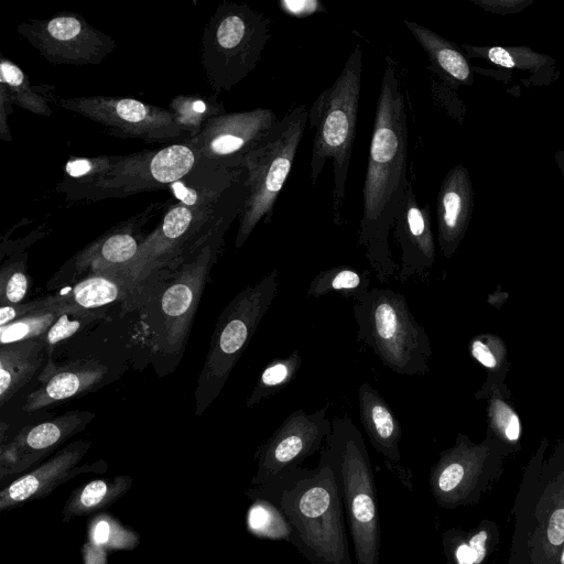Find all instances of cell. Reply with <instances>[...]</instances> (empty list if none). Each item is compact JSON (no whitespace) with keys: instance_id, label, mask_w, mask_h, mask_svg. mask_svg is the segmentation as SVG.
<instances>
[{"instance_id":"6da1fadb","label":"cell","mask_w":564,"mask_h":564,"mask_svg":"<svg viewBox=\"0 0 564 564\" xmlns=\"http://www.w3.org/2000/svg\"><path fill=\"white\" fill-rule=\"evenodd\" d=\"M408 124L395 65L386 56L362 187L358 246L380 283L399 269L389 247L394 216L411 183L406 177Z\"/></svg>"},{"instance_id":"7a4b0ae2","label":"cell","mask_w":564,"mask_h":564,"mask_svg":"<svg viewBox=\"0 0 564 564\" xmlns=\"http://www.w3.org/2000/svg\"><path fill=\"white\" fill-rule=\"evenodd\" d=\"M246 496L276 507L292 530V542L311 564H354L345 512L334 471L324 456L315 468L295 467L250 486Z\"/></svg>"},{"instance_id":"3957f363","label":"cell","mask_w":564,"mask_h":564,"mask_svg":"<svg viewBox=\"0 0 564 564\" xmlns=\"http://www.w3.org/2000/svg\"><path fill=\"white\" fill-rule=\"evenodd\" d=\"M362 68L359 43L347 58L335 82L323 90L308 110L314 130L310 176L315 184L327 161L333 165L332 212L336 224L341 223L352 145L356 138Z\"/></svg>"},{"instance_id":"277c9868","label":"cell","mask_w":564,"mask_h":564,"mask_svg":"<svg viewBox=\"0 0 564 564\" xmlns=\"http://www.w3.org/2000/svg\"><path fill=\"white\" fill-rule=\"evenodd\" d=\"M321 455L334 471L357 564H379L381 533L376 479L364 436L351 417L333 419Z\"/></svg>"},{"instance_id":"5b68a950","label":"cell","mask_w":564,"mask_h":564,"mask_svg":"<svg viewBox=\"0 0 564 564\" xmlns=\"http://www.w3.org/2000/svg\"><path fill=\"white\" fill-rule=\"evenodd\" d=\"M245 180L216 205L188 206L175 202L147 236L135 257L113 275L132 291L154 271L177 265L216 229L231 225L239 217L247 197Z\"/></svg>"},{"instance_id":"8992f818","label":"cell","mask_w":564,"mask_h":564,"mask_svg":"<svg viewBox=\"0 0 564 564\" xmlns=\"http://www.w3.org/2000/svg\"><path fill=\"white\" fill-rule=\"evenodd\" d=\"M358 341L398 375L424 376L432 347L426 329L413 316L404 294L372 286L355 299Z\"/></svg>"},{"instance_id":"52a82bcc","label":"cell","mask_w":564,"mask_h":564,"mask_svg":"<svg viewBox=\"0 0 564 564\" xmlns=\"http://www.w3.org/2000/svg\"><path fill=\"white\" fill-rule=\"evenodd\" d=\"M276 269L241 290L218 317L195 390V413L203 414L221 392L263 316L278 295Z\"/></svg>"},{"instance_id":"ba28073f","label":"cell","mask_w":564,"mask_h":564,"mask_svg":"<svg viewBox=\"0 0 564 564\" xmlns=\"http://www.w3.org/2000/svg\"><path fill=\"white\" fill-rule=\"evenodd\" d=\"M307 122L305 106L293 108L243 159L241 167L246 172L247 197L238 217L236 248L243 246L260 221H271Z\"/></svg>"},{"instance_id":"9c48e42d","label":"cell","mask_w":564,"mask_h":564,"mask_svg":"<svg viewBox=\"0 0 564 564\" xmlns=\"http://www.w3.org/2000/svg\"><path fill=\"white\" fill-rule=\"evenodd\" d=\"M271 20L245 3L221 2L203 33L202 65L216 94L231 90L258 65Z\"/></svg>"},{"instance_id":"30bf717a","label":"cell","mask_w":564,"mask_h":564,"mask_svg":"<svg viewBox=\"0 0 564 564\" xmlns=\"http://www.w3.org/2000/svg\"><path fill=\"white\" fill-rule=\"evenodd\" d=\"M230 225L216 229L176 265L162 290L154 317V348L174 355L183 350L206 281Z\"/></svg>"},{"instance_id":"8fae6325","label":"cell","mask_w":564,"mask_h":564,"mask_svg":"<svg viewBox=\"0 0 564 564\" xmlns=\"http://www.w3.org/2000/svg\"><path fill=\"white\" fill-rule=\"evenodd\" d=\"M198 153L188 140L161 149L118 155L111 171L100 181L90 200L170 187L198 163Z\"/></svg>"},{"instance_id":"7c38bea8","label":"cell","mask_w":564,"mask_h":564,"mask_svg":"<svg viewBox=\"0 0 564 564\" xmlns=\"http://www.w3.org/2000/svg\"><path fill=\"white\" fill-rule=\"evenodd\" d=\"M59 105L106 127L113 137L167 145L187 139L169 109L134 98L83 96L61 98Z\"/></svg>"},{"instance_id":"4fadbf2b","label":"cell","mask_w":564,"mask_h":564,"mask_svg":"<svg viewBox=\"0 0 564 564\" xmlns=\"http://www.w3.org/2000/svg\"><path fill=\"white\" fill-rule=\"evenodd\" d=\"M18 33L53 64L97 65L116 47L115 40L77 13L20 23Z\"/></svg>"},{"instance_id":"5bb4252c","label":"cell","mask_w":564,"mask_h":564,"mask_svg":"<svg viewBox=\"0 0 564 564\" xmlns=\"http://www.w3.org/2000/svg\"><path fill=\"white\" fill-rule=\"evenodd\" d=\"M329 404L307 413H290L256 453L257 471L251 486L263 485L301 464L321 449L332 432Z\"/></svg>"},{"instance_id":"9a60e30c","label":"cell","mask_w":564,"mask_h":564,"mask_svg":"<svg viewBox=\"0 0 564 564\" xmlns=\"http://www.w3.org/2000/svg\"><path fill=\"white\" fill-rule=\"evenodd\" d=\"M268 108L221 113L188 139L197 150L198 163L224 169H240L246 155L278 122Z\"/></svg>"},{"instance_id":"2e32d148","label":"cell","mask_w":564,"mask_h":564,"mask_svg":"<svg viewBox=\"0 0 564 564\" xmlns=\"http://www.w3.org/2000/svg\"><path fill=\"white\" fill-rule=\"evenodd\" d=\"M161 207L154 203L120 221L69 259L55 280L76 281L84 274H117L138 253L148 235L144 226Z\"/></svg>"},{"instance_id":"e0dca14e","label":"cell","mask_w":564,"mask_h":564,"mask_svg":"<svg viewBox=\"0 0 564 564\" xmlns=\"http://www.w3.org/2000/svg\"><path fill=\"white\" fill-rule=\"evenodd\" d=\"M95 417L89 411H69L54 419L23 427L0 446V478L19 475L58 449Z\"/></svg>"},{"instance_id":"ac0fdd59","label":"cell","mask_w":564,"mask_h":564,"mask_svg":"<svg viewBox=\"0 0 564 564\" xmlns=\"http://www.w3.org/2000/svg\"><path fill=\"white\" fill-rule=\"evenodd\" d=\"M91 442L78 440L59 448L47 460L19 476L0 491V511L6 512L32 500L41 499L67 480L85 473H105V460L79 465Z\"/></svg>"},{"instance_id":"d6986e66","label":"cell","mask_w":564,"mask_h":564,"mask_svg":"<svg viewBox=\"0 0 564 564\" xmlns=\"http://www.w3.org/2000/svg\"><path fill=\"white\" fill-rule=\"evenodd\" d=\"M487 444L476 445L463 434L440 454L430 473V487L436 502L453 508L473 496L488 459Z\"/></svg>"},{"instance_id":"ffe728a7","label":"cell","mask_w":564,"mask_h":564,"mask_svg":"<svg viewBox=\"0 0 564 564\" xmlns=\"http://www.w3.org/2000/svg\"><path fill=\"white\" fill-rule=\"evenodd\" d=\"M393 236L401 249L398 279L405 283L414 275H425L435 262V241L430 205L420 206L409 184L394 216Z\"/></svg>"},{"instance_id":"44dd1931","label":"cell","mask_w":564,"mask_h":564,"mask_svg":"<svg viewBox=\"0 0 564 564\" xmlns=\"http://www.w3.org/2000/svg\"><path fill=\"white\" fill-rule=\"evenodd\" d=\"M107 375V366L96 359L55 364L52 354H48L37 378V386L25 398L22 410L35 412L82 395L97 388Z\"/></svg>"},{"instance_id":"7402d4cb","label":"cell","mask_w":564,"mask_h":564,"mask_svg":"<svg viewBox=\"0 0 564 564\" xmlns=\"http://www.w3.org/2000/svg\"><path fill=\"white\" fill-rule=\"evenodd\" d=\"M360 422L372 447L381 455L390 473L408 490H413L412 473L402 462V426L384 398L369 383L358 388Z\"/></svg>"},{"instance_id":"603a6c76","label":"cell","mask_w":564,"mask_h":564,"mask_svg":"<svg viewBox=\"0 0 564 564\" xmlns=\"http://www.w3.org/2000/svg\"><path fill=\"white\" fill-rule=\"evenodd\" d=\"M406 29L426 53L432 73V91L438 101L454 110L453 89L471 85L473 69L455 43L413 21L404 20Z\"/></svg>"},{"instance_id":"cb8c5ba5","label":"cell","mask_w":564,"mask_h":564,"mask_svg":"<svg viewBox=\"0 0 564 564\" xmlns=\"http://www.w3.org/2000/svg\"><path fill=\"white\" fill-rule=\"evenodd\" d=\"M474 209V189L467 169L458 164L444 176L437 198L438 245L451 258L464 239Z\"/></svg>"},{"instance_id":"d4e9b609","label":"cell","mask_w":564,"mask_h":564,"mask_svg":"<svg viewBox=\"0 0 564 564\" xmlns=\"http://www.w3.org/2000/svg\"><path fill=\"white\" fill-rule=\"evenodd\" d=\"M41 338L0 347V405H4L35 373L44 361Z\"/></svg>"},{"instance_id":"484cf974","label":"cell","mask_w":564,"mask_h":564,"mask_svg":"<svg viewBox=\"0 0 564 564\" xmlns=\"http://www.w3.org/2000/svg\"><path fill=\"white\" fill-rule=\"evenodd\" d=\"M129 292L128 284L120 278L100 273L87 275L51 297L63 310L94 311L122 299Z\"/></svg>"},{"instance_id":"4316f807","label":"cell","mask_w":564,"mask_h":564,"mask_svg":"<svg viewBox=\"0 0 564 564\" xmlns=\"http://www.w3.org/2000/svg\"><path fill=\"white\" fill-rule=\"evenodd\" d=\"M133 480L128 475L90 480L76 487L67 498L61 520L70 522L74 518L84 517L107 509L123 497L132 487Z\"/></svg>"},{"instance_id":"83f0119b","label":"cell","mask_w":564,"mask_h":564,"mask_svg":"<svg viewBox=\"0 0 564 564\" xmlns=\"http://www.w3.org/2000/svg\"><path fill=\"white\" fill-rule=\"evenodd\" d=\"M53 86L31 85L28 75L12 61L1 57L0 61V90H2L15 106L32 113L50 116L53 100Z\"/></svg>"},{"instance_id":"f1b7e54d","label":"cell","mask_w":564,"mask_h":564,"mask_svg":"<svg viewBox=\"0 0 564 564\" xmlns=\"http://www.w3.org/2000/svg\"><path fill=\"white\" fill-rule=\"evenodd\" d=\"M118 155L72 158L64 167V177L57 186L70 200H90L100 181L111 171Z\"/></svg>"},{"instance_id":"f546056e","label":"cell","mask_w":564,"mask_h":564,"mask_svg":"<svg viewBox=\"0 0 564 564\" xmlns=\"http://www.w3.org/2000/svg\"><path fill=\"white\" fill-rule=\"evenodd\" d=\"M169 110L187 139L196 137L212 118L225 113L216 96L199 94L175 96Z\"/></svg>"},{"instance_id":"4dcf8cb0","label":"cell","mask_w":564,"mask_h":564,"mask_svg":"<svg viewBox=\"0 0 564 564\" xmlns=\"http://www.w3.org/2000/svg\"><path fill=\"white\" fill-rule=\"evenodd\" d=\"M370 270L359 271L350 265H337L319 271L310 282L306 295L321 297L339 293L345 297L357 299L369 290Z\"/></svg>"},{"instance_id":"1f68e13d","label":"cell","mask_w":564,"mask_h":564,"mask_svg":"<svg viewBox=\"0 0 564 564\" xmlns=\"http://www.w3.org/2000/svg\"><path fill=\"white\" fill-rule=\"evenodd\" d=\"M463 48L469 58H481L510 69L538 73L539 70L545 72L549 65L554 64L549 56L535 53L528 47H478L463 44Z\"/></svg>"},{"instance_id":"d6a6232c","label":"cell","mask_w":564,"mask_h":564,"mask_svg":"<svg viewBox=\"0 0 564 564\" xmlns=\"http://www.w3.org/2000/svg\"><path fill=\"white\" fill-rule=\"evenodd\" d=\"M301 365L302 358L299 350H293L289 356L271 360L259 375L247 399V408H252L262 400L279 393L295 378Z\"/></svg>"},{"instance_id":"836d02e7","label":"cell","mask_w":564,"mask_h":564,"mask_svg":"<svg viewBox=\"0 0 564 564\" xmlns=\"http://www.w3.org/2000/svg\"><path fill=\"white\" fill-rule=\"evenodd\" d=\"M45 308L30 313L8 325L0 327V343L9 345L18 341L40 338L66 311L55 304L51 296L42 297Z\"/></svg>"},{"instance_id":"e575fe53","label":"cell","mask_w":564,"mask_h":564,"mask_svg":"<svg viewBox=\"0 0 564 564\" xmlns=\"http://www.w3.org/2000/svg\"><path fill=\"white\" fill-rule=\"evenodd\" d=\"M87 540L100 545L105 550H131L140 542V538L134 530L122 525L118 519L108 514H100L94 518L90 525L87 527Z\"/></svg>"},{"instance_id":"d590c367","label":"cell","mask_w":564,"mask_h":564,"mask_svg":"<svg viewBox=\"0 0 564 564\" xmlns=\"http://www.w3.org/2000/svg\"><path fill=\"white\" fill-rule=\"evenodd\" d=\"M487 415L494 434L503 443L517 444L521 436V422L516 410L506 401L498 388L488 393Z\"/></svg>"},{"instance_id":"8d00e7d4","label":"cell","mask_w":564,"mask_h":564,"mask_svg":"<svg viewBox=\"0 0 564 564\" xmlns=\"http://www.w3.org/2000/svg\"><path fill=\"white\" fill-rule=\"evenodd\" d=\"M249 512L250 531L265 539L292 542V530L281 511L272 503L257 499Z\"/></svg>"},{"instance_id":"74e56055","label":"cell","mask_w":564,"mask_h":564,"mask_svg":"<svg viewBox=\"0 0 564 564\" xmlns=\"http://www.w3.org/2000/svg\"><path fill=\"white\" fill-rule=\"evenodd\" d=\"M104 311L66 310L64 311L50 329L40 338L45 344L46 354L53 352V347L82 329L88 327L101 317Z\"/></svg>"},{"instance_id":"f35d334b","label":"cell","mask_w":564,"mask_h":564,"mask_svg":"<svg viewBox=\"0 0 564 564\" xmlns=\"http://www.w3.org/2000/svg\"><path fill=\"white\" fill-rule=\"evenodd\" d=\"M468 350L471 358L489 375H502V370L508 366L506 344L495 334L482 333L474 336L469 341Z\"/></svg>"},{"instance_id":"ab89813d","label":"cell","mask_w":564,"mask_h":564,"mask_svg":"<svg viewBox=\"0 0 564 564\" xmlns=\"http://www.w3.org/2000/svg\"><path fill=\"white\" fill-rule=\"evenodd\" d=\"M29 290L25 260L23 258L6 262L0 271V304H22Z\"/></svg>"},{"instance_id":"60d3db41","label":"cell","mask_w":564,"mask_h":564,"mask_svg":"<svg viewBox=\"0 0 564 564\" xmlns=\"http://www.w3.org/2000/svg\"><path fill=\"white\" fill-rule=\"evenodd\" d=\"M545 540L551 553L556 552L564 544V505L558 506L551 513Z\"/></svg>"},{"instance_id":"b9f144b4","label":"cell","mask_w":564,"mask_h":564,"mask_svg":"<svg viewBox=\"0 0 564 564\" xmlns=\"http://www.w3.org/2000/svg\"><path fill=\"white\" fill-rule=\"evenodd\" d=\"M279 8L284 14L299 19L326 12L324 3L318 0H281Z\"/></svg>"},{"instance_id":"7bdbcfd3","label":"cell","mask_w":564,"mask_h":564,"mask_svg":"<svg viewBox=\"0 0 564 564\" xmlns=\"http://www.w3.org/2000/svg\"><path fill=\"white\" fill-rule=\"evenodd\" d=\"M476 4L485 10L498 13H511L523 10L529 6V1L523 0H503V1H489V0H474Z\"/></svg>"},{"instance_id":"ee69618b","label":"cell","mask_w":564,"mask_h":564,"mask_svg":"<svg viewBox=\"0 0 564 564\" xmlns=\"http://www.w3.org/2000/svg\"><path fill=\"white\" fill-rule=\"evenodd\" d=\"M30 313H33L32 303H22L17 305H1L0 307V327L8 325Z\"/></svg>"},{"instance_id":"f6af8a7d","label":"cell","mask_w":564,"mask_h":564,"mask_svg":"<svg viewBox=\"0 0 564 564\" xmlns=\"http://www.w3.org/2000/svg\"><path fill=\"white\" fill-rule=\"evenodd\" d=\"M80 553L83 564H108L107 551L89 540L83 544Z\"/></svg>"},{"instance_id":"bcb514c9","label":"cell","mask_w":564,"mask_h":564,"mask_svg":"<svg viewBox=\"0 0 564 564\" xmlns=\"http://www.w3.org/2000/svg\"><path fill=\"white\" fill-rule=\"evenodd\" d=\"M488 534L486 530H479L470 536L467 544L469 546L474 564H481L486 556Z\"/></svg>"},{"instance_id":"7dc6e473","label":"cell","mask_w":564,"mask_h":564,"mask_svg":"<svg viewBox=\"0 0 564 564\" xmlns=\"http://www.w3.org/2000/svg\"><path fill=\"white\" fill-rule=\"evenodd\" d=\"M13 104L9 97L0 90V138L4 141H11V132L8 124V118L12 113Z\"/></svg>"},{"instance_id":"c3c4849f","label":"cell","mask_w":564,"mask_h":564,"mask_svg":"<svg viewBox=\"0 0 564 564\" xmlns=\"http://www.w3.org/2000/svg\"><path fill=\"white\" fill-rule=\"evenodd\" d=\"M453 560L455 564H474L467 542H462L455 546Z\"/></svg>"},{"instance_id":"681fc988","label":"cell","mask_w":564,"mask_h":564,"mask_svg":"<svg viewBox=\"0 0 564 564\" xmlns=\"http://www.w3.org/2000/svg\"><path fill=\"white\" fill-rule=\"evenodd\" d=\"M555 162L558 166V170L562 174V178L564 181V151L562 150H558L556 153H555Z\"/></svg>"},{"instance_id":"f907efd6","label":"cell","mask_w":564,"mask_h":564,"mask_svg":"<svg viewBox=\"0 0 564 564\" xmlns=\"http://www.w3.org/2000/svg\"><path fill=\"white\" fill-rule=\"evenodd\" d=\"M560 564H564V547H563L561 556H560Z\"/></svg>"}]
</instances>
